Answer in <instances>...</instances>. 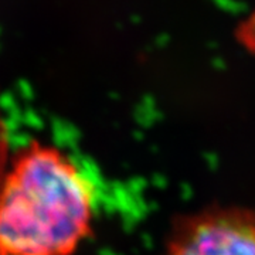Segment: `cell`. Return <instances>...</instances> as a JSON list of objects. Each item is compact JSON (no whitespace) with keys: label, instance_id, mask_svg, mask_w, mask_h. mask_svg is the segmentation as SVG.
I'll list each match as a JSON object with an SVG mask.
<instances>
[{"label":"cell","instance_id":"1","mask_svg":"<svg viewBox=\"0 0 255 255\" xmlns=\"http://www.w3.org/2000/svg\"><path fill=\"white\" fill-rule=\"evenodd\" d=\"M0 180V255H71L90 236V179L54 146L33 142Z\"/></svg>","mask_w":255,"mask_h":255},{"label":"cell","instance_id":"2","mask_svg":"<svg viewBox=\"0 0 255 255\" xmlns=\"http://www.w3.org/2000/svg\"><path fill=\"white\" fill-rule=\"evenodd\" d=\"M169 255H255V213L217 210L186 221Z\"/></svg>","mask_w":255,"mask_h":255},{"label":"cell","instance_id":"3","mask_svg":"<svg viewBox=\"0 0 255 255\" xmlns=\"http://www.w3.org/2000/svg\"><path fill=\"white\" fill-rule=\"evenodd\" d=\"M9 162V143H7V132L0 117V180L6 172V164Z\"/></svg>","mask_w":255,"mask_h":255}]
</instances>
